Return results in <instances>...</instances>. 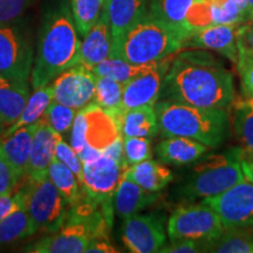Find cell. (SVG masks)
<instances>
[{
	"mask_svg": "<svg viewBox=\"0 0 253 253\" xmlns=\"http://www.w3.org/2000/svg\"><path fill=\"white\" fill-rule=\"evenodd\" d=\"M160 99L201 108L227 109L235 100L233 77L209 53H177L164 78Z\"/></svg>",
	"mask_w": 253,
	"mask_h": 253,
	"instance_id": "cell-1",
	"label": "cell"
},
{
	"mask_svg": "<svg viewBox=\"0 0 253 253\" xmlns=\"http://www.w3.org/2000/svg\"><path fill=\"white\" fill-rule=\"evenodd\" d=\"M81 41L73 15L61 7L48 15L41 30L37 56L31 72L34 90L49 84L58 75L79 62Z\"/></svg>",
	"mask_w": 253,
	"mask_h": 253,
	"instance_id": "cell-2",
	"label": "cell"
},
{
	"mask_svg": "<svg viewBox=\"0 0 253 253\" xmlns=\"http://www.w3.org/2000/svg\"><path fill=\"white\" fill-rule=\"evenodd\" d=\"M189 32L171 26L149 11L113 40L110 56L135 65H147L175 55L184 48Z\"/></svg>",
	"mask_w": 253,
	"mask_h": 253,
	"instance_id": "cell-3",
	"label": "cell"
},
{
	"mask_svg": "<svg viewBox=\"0 0 253 253\" xmlns=\"http://www.w3.org/2000/svg\"><path fill=\"white\" fill-rule=\"evenodd\" d=\"M158 131L163 137H185L198 141L208 148H217L230 131L226 109L201 108L161 100L155 104Z\"/></svg>",
	"mask_w": 253,
	"mask_h": 253,
	"instance_id": "cell-4",
	"label": "cell"
},
{
	"mask_svg": "<svg viewBox=\"0 0 253 253\" xmlns=\"http://www.w3.org/2000/svg\"><path fill=\"white\" fill-rule=\"evenodd\" d=\"M239 148L202 158L179 194L185 198H207L220 195L245 177L240 167Z\"/></svg>",
	"mask_w": 253,
	"mask_h": 253,
	"instance_id": "cell-5",
	"label": "cell"
},
{
	"mask_svg": "<svg viewBox=\"0 0 253 253\" xmlns=\"http://www.w3.org/2000/svg\"><path fill=\"white\" fill-rule=\"evenodd\" d=\"M67 204L49 177L31 182L27 186L26 211L32 230L53 233L61 229L67 217Z\"/></svg>",
	"mask_w": 253,
	"mask_h": 253,
	"instance_id": "cell-6",
	"label": "cell"
},
{
	"mask_svg": "<svg viewBox=\"0 0 253 253\" xmlns=\"http://www.w3.org/2000/svg\"><path fill=\"white\" fill-rule=\"evenodd\" d=\"M224 230L225 227L220 217L204 202L176 209L167 224V235L170 240L195 239L209 242L220 236Z\"/></svg>",
	"mask_w": 253,
	"mask_h": 253,
	"instance_id": "cell-7",
	"label": "cell"
},
{
	"mask_svg": "<svg viewBox=\"0 0 253 253\" xmlns=\"http://www.w3.org/2000/svg\"><path fill=\"white\" fill-rule=\"evenodd\" d=\"M220 217L225 229H250L253 225V183L244 179L220 195L203 198Z\"/></svg>",
	"mask_w": 253,
	"mask_h": 253,
	"instance_id": "cell-8",
	"label": "cell"
},
{
	"mask_svg": "<svg viewBox=\"0 0 253 253\" xmlns=\"http://www.w3.org/2000/svg\"><path fill=\"white\" fill-rule=\"evenodd\" d=\"M82 164V192L100 204H114L115 190L128 167L103 154Z\"/></svg>",
	"mask_w": 253,
	"mask_h": 253,
	"instance_id": "cell-9",
	"label": "cell"
},
{
	"mask_svg": "<svg viewBox=\"0 0 253 253\" xmlns=\"http://www.w3.org/2000/svg\"><path fill=\"white\" fill-rule=\"evenodd\" d=\"M33 50L25 33L13 24H0V74L28 81Z\"/></svg>",
	"mask_w": 253,
	"mask_h": 253,
	"instance_id": "cell-10",
	"label": "cell"
},
{
	"mask_svg": "<svg viewBox=\"0 0 253 253\" xmlns=\"http://www.w3.org/2000/svg\"><path fill=\"white\" fill-rule=\"evenodd\" d=\"M53 100L71 108L81 110L94 103L96 74L77 63L50 82Z\"/></svg>",
	"mask_w": 253,
	"mask_h": 253,
	"instance_id": "cell-11",
	"label": "cell"
},
{
	"mask_svg": "<svg viewBox=\"0 0 253 253\" xmlns=\"http://www.w3.org/2000/svg\"><path fill=\"white\" fill-rule=\"evenodd\" d=\"M122 242L132 253L160 252L167 242L163 217L157 213H136L123 220Z\"/></svg>",
	"mask_w": 253,
	"mask_h": 253,
	"instance_id": "cell-12",
	"label": "cell"
},
{
	"mask_svg": "<svg viewBox=\"0 0 253 253\" xmlns=\"http://www.w3.org/2000/svg\"><path fill=\"white\" fill-rule=\"evenodd\" d=\"M176 55V54H175ZM161 60L149 71L123 84L121 112L142 106H155L160 99L164 78L173 56Z\"/></svg>",
	"mask_w": 253,
	"mask_h": 253,
	"instance_id": "cell-13",
	"label": "cell"
},
{
	"mask_svg": "<svg viewBox=\"0 0 253 253\" xmlns=\"http://www.w3.org/2000/svg\"><path fill=\"white\" fill-rule=\"evenodd\" d=\"M242 24H217L190 32L184 41V48L209 49L219 53L231 62L238 58L237 31Z\"/></svg>",
	"mask_w": 253,
	"mask_h": 253,
	"instance_id": "cell-14",
	"label": "cell"
},
{
	"mask_svg": "<svg viewBox=\"0 0 253 253\" xmlns=\"http://www.w3.org/2000/svg\"><path fill=\"white\" fill-rule=\"evenodd\" d=\"M62 135L47 125L42 118L36 122L26 176L31 182L41 181L48 176L49 164L55 157L56 147Z\"/></svg>",
	"mask_w": 253,
	"mask_h": 253,
	"instance_id": "cell-15",
	"label": "cell"
},
{
	"mask_svg": "<svg viewBox=\"0 0 253 253\" xmlns=\"http://www.w3.org/2000/svg\"><path fill=\"white\" fill-rule=\"evenodd\" d=\"M112 31L103 9L97 23L84 37V41H81L80 58L78 63L91 71L95 66L109 58L112 54Z\"/></svg>",
	"mask_w": 253,
	"mask_h": 253,
	"instance_id": "cell-16",
	"label": "cell"
},
{
	"mask_svg": "<svg viewBox=\"0 0 253 253\" xmlns=\"http://www.w3.org/2000/svg\"><path fill=\"white\" fill-rule=\"evenodd\" d=\"M86 118V143L101 153L121 137L116 120L97 104L84 108Z\"/></svg>",
	"mask_w": 253,
	"mask_h": 253,
	"instance_id": "cell-17",
	"label": "cell"
},
{
	"mask_svg": "<svg viewBox=\"0 0 253 253\" xmlns=\"http://www.w3.org/2000/svg\"><path fill=\"white\" fill-rule=\"evenodd\" d=\"M158 192H150L141 188L131 179L122 176L114 194V211L122 220L128 219L157 201Z\"/></svg>",
	"mask_w": 253,
	"mask_h": 253,
	"instance_id": "cell-18",
	"label": "cell"
},
{
	"mask_svg": "<svg viewBox=\"0 0 253 253\" xmlns=\"http://www.w3.org/2000/svg\"><path fill=\"white\" fill-rule=\"evenodd\" d=\"M148 8L149 0H106L103 9L108 18L113 40L140 20Z\"/></svg>",
	"mask_w": 253,
	"mask_h": 253,
	"instance_id": "cell-19",
	"label": "cell"
},
{
	"mask_svg": "<svg viewBox=\"0 0 253 253\" xmlns=\"http://www.w3.org/2000/svg\"><path fill=\"white\" fill-rule=\"evenodd\" d=\"M207 151V145L185 137H167L156 148L158 158L163 163L173 166H186L197 162Z\"/></svg>",
	"mask_w": 253,
	"mask_h": 253,
	"instance_id": "cell-20",
	"label": "cell"
},
{
	"mask_svg": "<svg viewBox=\"0 0 253 253\" xmlns=\"http://www.w3.org/2000/svg\"><path fill=\"white\" fill-rule=\"evenodd\" d=\"M30 96L28 81L0 74V114L7 126L18 119Z\"/></svg>",
	"mask_w": 253,
	"mask_h": 253,
	"instance_id": "cell-21",
	"label": "cell"
},
{
	"mask_svg": "<svg viewBox=\"0 0 253 253\" xmlns=\"http://www.w3.org/2000/svg\"><path fill=\"white\" fill-rule=\"evenodd\" d=\"M34 128L36 122L20 128L8 137L0 138V150L14 168L20 179L27 173Z\"/></svg>",
	"mask_w": 253,
	"mask_h": 253,
	"instance_id": "cell-22",
	"label": "cell"
},
{
	"mask_svg": "<svg viewBox=\"0 0 253 253\" xmlns=\"http://www.w3.org/2000/svg\"><path fill=\"white\" fill-rule=\"evenodd\" d=\"M116 122L122 137L151 138L158 132L156 110L149 104L126 110Z\"/></svg>",
	"mask_w": 253,
	"mask_h": 253,
	"instance_id": "cell-23",
	"label": "cell"
},
{
	"mask_svg": "<svg viewBox=\"0 0 253 253\" xmlns=\"http://www.w3.org/2000/svg\"><path fill=\"white\" fill-rule=\"evenodd\" d=\"M123 177L150 192H160L173 179L171 170L153 158L128 167Z\"/></svg>",
	"mask_w": 253,
	"mask_h": 253,
	"instance_id": "cell-24",
	"label": "cell"
},
{
	"mask_svg": "<svg viewBox=\"0 0 253 253\" xmlns=\"http://www.w3.org/2000/svg\"><path fill=\"white\" fill-rule=\"evenodd\" d=\"M52 101L53 88L50 86V84L45 87L38 88V89L34 90V93L28 99L23 112L20 113V115L18 116V119L12 125H9L7 129H5V131L2 132L0 138L8 137V136L14 134L20 128H24V126L37 122L43 115V113L48 108Z\"/></svg>",
	"mask_w": 253,
	"mask_h": 253,
	"instance_id": "cell-25",
	"label": "cell"
},
{
	"mask_svg": "<svg viewBox=\"0 0 253 253\" xmlns=\"http://www.w3.org/2000/svg\"><path fill=\"white\" fill-rule=\"evenodd\" d=\"M232 125L240 145V153L253 156V97L233 100Z\"/></svg>",
	"mask_w": 253,
	"mask_h": 253,
	"instance_id": "cell-26",
	"label": "cell"
},
{
	"mask_svg": "<svg viewBox=\"0 0 253 253\" xmlns=\"http://www.w3.org/2000/svg\"><path fill=\"white\" fill-rule=\"evenodd\" d=\"M203 252L253 253V233L249 229H225L217 238L204 242Z\"/></svg>",
	"mask_w": 253,
	"mask_h": 253,
	"instance_id": "cell-27",
	"label": "cell"
},
{
	"mask_svg": "<svg viewBox=\"0 0 253 253\" xmlns=\"http://www.w3.org/2000/svg\"><path fill=\"white\" fill-rule=\"evenodd\" d=\"M48 177L55 188L59 190L68 208L77 203L81 196V185L74 172L59 158L54 157L50 162Z\"/></svg>",
	"mask_w": 253,
	"mask_h": 253,
	"instance_id": "cell-28",
	"label": "cell"
},
{
	"mask_svg": "<svg viewBox=\"0 0 253 253\" xmlns=\"http://www.w3.org/2000/svg\"><path fill=\"white\" fill-rule=\"evenodd\" d=\"M196 0H149L148 11L171 26L190 31L185 26L186 15Z\"/></svg>",
	"mask_w": 253,
	"mask_h": 253,
	"instance_id": "cell-29",
	"label": "cell"
},
{
	"mask_svg": "<svg viewBox=\"0 0 253 253\" xmlns=\"http://www.w3.org/2000/svg\"><path fill=\"white\" fill-rule=\"evenodd\" d=\"M123 84L107 77L96 75L94 103L108 112L118 121L121 116Z\"/></svg>",
	"mask_w": 253,
	"mask_h": 253,
	"instance_id": "cell-30",
	"label": "cell"
},
{
	"mask_svg": "<svg viewBox=\"0 0 253 253\" xmlns=\"http://www.w3.org/2000/svg\"><path fill=\"white\" fill-rule=\"evenodd\" d=\"M157 62L147 63V65H135V63L126 62L122 59L115 58V56H109L102 62H100L99 65L95 66L91 71L100 77H107L121 82V84H126V81L131 80L142 73L149 71Z\"/></svg>",
	"mask_w": 253,
	"mask_h": 253,
	"instance_id": "cell-31",
	"label": "cell"
},
{
	"mask_svg": "<svg viewBox=\"0 0 253 253\" xmlns=\"http://www.w3.org/2000/svg\"><path fill=\"white\" fill-rule=\"evenodd\" d=\"M34 235L26 207L15 211L0 221V248L11 245Z\"/></svg>",
	"mask_w": 253,
	"mask_h": 253,
	"instance_id": "cell-32",
	"label": "cell"
},
{
	"mask_svg": "<svg viewBox=\"0 0 253 253\" xmlns=\"http://www.w3.org/2000/svg\"><path fill=\"white\" fill-rule=\"evenodd\" d=\"M102 11V0H72L73 20L81 37L86 36L97 23Z\"/></svg>",
	"mask_w": 253,
	"mask_h": 253,
	"instance_id": "cell-33",
	"label": "cell"
},
{
	"mask_svg": "<svg viewBox=\"0 0 253 253\" xmlns=\"http://www.w3.org/2000/svg\"><path fill=\"white\" fill-rule=\"evenodd\" d=\"M77 110L53 100L43 115L41 116L50 128L60 135H65L71 130Z\"/></svg>",
	"mask_w": 253,
	"mask_h": 253,
	"instance_id": "cell-34",
	"label": "cell"
},
{
	"mask_svg": "<svg viewBox=\"0 0 253 253\" xmlns=\"http://www.w3.org/2000/svg\"><path fill=\"white\" fill-rule=\"evenodd\" d=\"M123 138V155L126 166L143 162L153 158L151 141L148 137H122Z\"/></svg>",
	"mask_w": 253,
	"mask_h": 253,
	"instance_id": "cell-35",
	"label": "cell"
},
{
	"mask_svg": "<svg viewBox=\"0 0 253 253\" xmlns=\"http://www.w3.org/2000/svg\"><path fill=\"white\" fill-rule=\"evenodd\" d=\"M55 157L59 158L62 163H65L69 169L74 172V175L77 176L79 183H82V171H84V164L82 161L79 157L77 151L72 148L71 144H68L67 142L63 140L60 141V143L56 147L55 151Z\"/></svg>",
	"mask_w": 253,
	"mask_h": 253,
	"instance_id": "cell-36",
	"label": "cell"
},
{
	"mask_svg": "<svg viewBox=\"0 0 253 253\" xmlns=\"http://www.w3.org/2000/svg\"><path fill=\"white\" fill-rule=\"evenodd\" d=\"M31 0H0V24H14L25 13Z\"/></svg>",
	"mask_w": 253,
	"mask_h": 253,
	"instance_id": "cell-37",
	"label": "cell"
},
{
	"mask_svg": "<svg viewBox=\"0 0 253 253\" xmlns=\"http://www.w3.org/2000/svg\"><path fill=\"white\" fill-rule=\"evenodd\" d=\"M19 179L14 168L0 150V196L12 194Z\"/></svg>",
	"mask_w": 253,
	"mask_h": 253,
	"instance_id": "cell-38",
	"label": "cell"
},
{
	"mask_svg": "<svg viewBox=\"0 0 253 253\" xmlns=\"http://www.w3.org/2000/svg\"><path fill=\"white\" fill-rule=\"evenodd\" d=\"M27 186L15 194L0 196V221L15 211L26 207Z\"/></svg>",
	"mask_w": 253,
	"mask_h": 253,
	"instance_id": "cell-39",
	"label": "cell"
},
{
	"mask_svg": "<svg viewBox=\"0 0 253 253\" xmlns=\"http://www.w3.org/2000/svg\"><path fill=\"white\" fill-rule=\"evenodd\" d=\"M69 144L77 151V154L84 149L86 145V118H84V109L78 110L73 121L71 128V135H69Z\"/></svg>",
	"mask_w": 253,
	"mask_h": 253,
	"instance_id": "cell-40",
	"label": "cell"
},
{
	"mask_svg": "<svg viewBox=\"0 0 253 253\" xmlns=\"http://www.w3.org/2000/svg\"><path fill=\"white\" fill-rule=\"evenodd\" d=\"M238 55L253 59V20L239 25L237 31Z\"/></svg>",
	"mask_w": 253,
	"mask_h": 253,
	"instance_id": "cell-41",
	"label": "cell"
},
{
	"mask_svg": "<svg viewBox=\"0 0 253 253\" xmlns=\"http://www.w3.org/2000/svg\"><path fill=\"white\" fill-rule=\"evenodd\" d=\"M236 65L244 91L248 96L253 97V59L238 55Z\"/></svg>",
	"mask_w": 253,
	"mask_h": 253,
	"instance_id": "cell-42",
	"label": "cell"
},
{
	"mask_svg": "<svg viewBox=\"0 0 253 253\" xmlns=\"http://www.w3.org/2000/svg\"><path fill=\"white\" fill-rule=\"evenodd\" d=\"M204 242L195 239L171 240L169 245H164L160 252L162 253H196L203 252Z\"/></svg>",
	"mask_w": 253,
	"mask_h": 253,
	"instance_id": "cell-43",
	"label": "cell"
},
{
	"mask_svg": "<svg viewBox=\"0 0 253 253\" xmlns=\"http://www.w3.org/2000/svg\"><path fill=\"white\" fill-rule=\"evenodd\" d=\"M87 253L89 252H99V253H116L120 252L114 246L110 244L109 240L107 239H94L86 250Z\"/></svg>",
	"mask_w": 253,
	"mask_h": 253,
	"instance_id": "cell-44",
	"label": "cell"
},
{
	"mask_svg": "<svg viewBox=\"0 0 253 253\" xmlns=\"http://www.w3.org/2000/svg\"><path fill=\"white\" fill-rule=\"evenodd\" d=\"M240 167L246 181L253 183V156H246L240 153Z\"/></svg>",
	"mask_w": 253,
	"mask_h": 253,
	"instance_id": "cell-45",
	"label": "cell"
},
{
	"mask_svg": "<svg viewBox=\"0 0 253 253\" xmlns=\"http://www.w3.org/2000/svg\"><path fill=\"white\" fill-rule=\"evenodd\" d=\"M198 2H203V4H207L210 7H224L226 6L231 0H196Z\"/></svg>",
	"mask_w": 253,
	"mask_h": 253,
	"instance_id": "cell-46",
	"label": "cell"
},
{
	"mask_svg": "<svg viewBox=\"0 0 253 253\" xmlns=\"http://www.w3.org/2000/svg\"><path fill=\"white\" fill-rule=\"evenodd\" d=\"M248 1V11H249V21L253 20V0H246Z\"/></svg>",
	"mask_w": 253,
	"mask_h": 253,
	"instance_id": "cell-47",
	"label": "cell"
},
{
	"mask_svg": "<svg viewBox=\"0 0 253 253\" xmlns=\"http://www.w3.org/2000/svg\"><path fill=\"white\" fill-rule=\"evenodd\" d=\"M6 126H7V125H6L5 121H4V119H2L1 114H0V136H1L2 132L5 131Z\"/></svg>",
	"mask_w": 253,
	"mask_h": 253,
	"instance_id": "cell-48",
	"label": "cell"
},
{
	"mask_svg": "<svg viewBox=\"0 0 253 253\" xmlns=\"http://www.w3.org/2000/svg\"><path fill=\"white\" fill-rule=\"evenodd\" d=\"M249 230H250V231H251V232L253 233V225H252L251 227H250V229H249Z\"/></svg>",
	"mask_w": 253,
	"mask_h": 253,
	"instance_id": "cell-49",
	"label": "cell"
},
{
	"mask_svg": "<svg viewBox=\"0 0 253 253\" xmlns=\"http://www.w3.org/2000/svg\"><path fill=\"white\" fill-rule=\"evenodd\" d=\"M102 2H103V5H104V2H106V0H102Z\"/></svg>",
	"mask_w": 253,
	"mask_h": 253,
	"instance_id": "cell-50",
	"label": "cell"
}]
</instances>
